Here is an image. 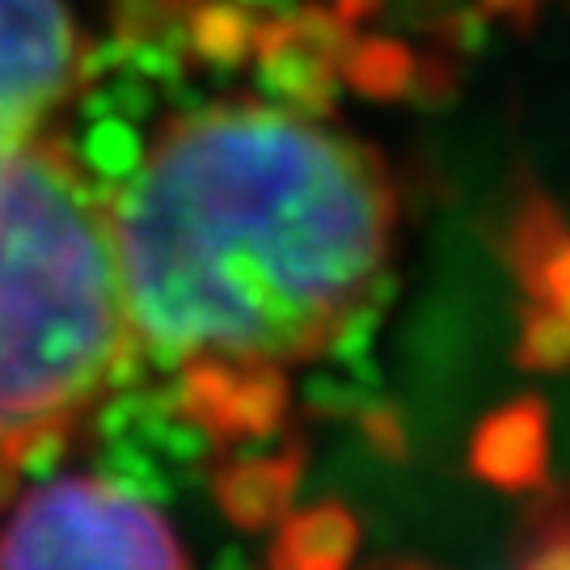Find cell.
<instances>
[{"mask_svg":"<svg viewBox=\"0 0 570 570\" xmlns=\"http://www.w3.org/2000/svg\"><path fill=\"white\" fill-rule=\"evenodd\" d=\"M102 195L136 364L216 444L279 431L301 372L381 305L402 237L385 157L263 98L165 119Z\"/></svg>","mask_w":570,"mask_h":570,"instance_id":"6da1fadb","label":"cell"},{"mask_svg":"<svg viewBox=\"0 0 570 570\" xmlns=\"http://www.w3.org/2000/svg\"><path fill=\"white\" fill-rule=\"evenodd\" d=\"M106 195L68 153L0 161V508L98 423L136 372Z\"/></svg>","mask_w":570,"mask_h":570,"instance_id":"7a4b0ae2","label":"cell"},{"mask_svg":"<svg viewBox=\"0 0 570 570\" xmlns=\"http://www.w3.org/2000/svg\"><path fill=\"white\" fill-rule=\"evenodd\" d=\"M0 511V570H190L161 508L110 478H47Z\"/></svg>","mask_w":570,"mask_h":570,"instance_id":"3957f363","label":"cell"},{"mask_svg":"<svg viewBox=\"0 0 570 570\" xmlns=\"http://www.w3.org/2000/svg\"><path fill=\"white\" fill-rule=\"evenodd\" d=\"M85 77V42L63 0H0V161L51 140Z\"/></svg>","mask_w":570,"mask_h":570,"instance_id":"277c9868","label":"cell"},{"mask_svg":"<svg viewBox=\"0 0 570 570\" xmlns=\"http://www.w3.org/2000/svg\"><path fill=\"white\" fill-rule=\"evenodd\" d=\"M524 570H570V515L550 520V529L537 537Z\"/></svg>","mask_w":570,"mask_h":570,"instance_id":"5b68a950","label":"cell"},{"mask_svg":"<svg viewBox=\"0 0 570 570\" xmlns=\"http://www.w3.org/2000/svg\"><path fill=\"white\" fill-rule=\"evenodd\" d=\"M381 570H431V567H414V562H397V567H381Z\"/></svg>","mask_w":570,"mask_h":570,"instance_id":"8992f818","label":"cell"}]
</instances>
